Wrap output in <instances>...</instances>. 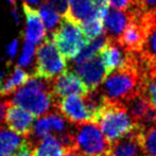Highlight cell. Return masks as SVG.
Segmentation results:
<instances>
[{
	"label": "cell",
	"instance_id": "cell-35",
	"mask_svg": "<svg viewBox=\"0 0 156 156\" xmlns=\"http://www.w3.org/2000/svg\"><path fill=\"white\" fill-rule=\"evenodd\" d=\"M6 1H8V2H9V3H10V4H12L13 6L15 5V0H6Z\"/></svg>",
	"mask_w": 156,
	"mask_h": 156
},
{
	"label": "cell",
	"instance_id": "cell-17",
	"mask_svg": "<svg viewBox=\"0 0 156 156\" xmlns=\"http://www.w3.org/2000/svg\"><path fill=\"white\" fill-rule=\"evenodd\" d=\"M25 138H21L18 134L0 126V156H13L23 144Z\"/></svg>",
	"mask_w": 156,
	"mask_h": 156
},
{
	"label": "cell",
	"instance_id": "cell-26",
	"mask_svg": "<svg viewBox=\"0 0 156 156\" xmlns=\"http://www.w3.org/2000/svg\"><path fill=\"white\" fill-rule=\"evenodd\" d=\"M47 3H49L61 16L64 17L69 6V0H47Z\"/></svg>",
	"mask_w": 156,
	"mask_h": 156
},
{
	"label": "cell",
	"instance_id": "cell-29",
	"mask_svg": "<svg viewBox=\"0 0 156 156\" xmlns=\"http://www.w3.org/2000/svg\"><path fill=\"white\" fill-rule=\"evenodd\" d=\"M11 101L9 99L0 98V126H2L4 122V118H5L6 108L10 105Z\"/></svg>",
	"mask_w": 156,
	"mask_h": 156
},
{
	"label": "cell",
	"instance_id": "cell-28",
	"mask_svg": "<svg viewBox=\"0 0 156 156\" xmlns=\"http://www.w3.org/2000/svg\"><path fill=\"white\" fill-rule=\"evenodd\" d=\"M31 153H32V144L25 138L21 147L16 151V153L13 156H31Z\"/></svg>",
	"mask_w": 156,
	"mask_h": 156
},
{
	"label": "cell",
	"instance_id": "cell-5",
	"mask_svg": "<svg viewBox=\"0 0 156 156\" xmlns=\"http://www.w3.org/2000/svg\"><path fill=\"white\" fill-rule=\"evenodd\" d=\"M76 149L82 156H108L111 144L98 124L86 122L78 124L74 131Z\"/></svg>",
	"mask_w": 156,
	"mask_h": 156
},
{
	"label": "cell",
	"instance_id": "cell-9",
	"mask_svg": "<svg viewBox=\"0 0 156 156\" xmlns=\"http://www.w3.org/2000/svg\"><path fill=\"white\" fill-rule=\"evenodd\" d=\"M51 91L54 99L64 98L71 94L85 97L89 93L88 88L80 76L74 72L67 70L51 81Z\"/></svg>",
	"mask_w": 156,
	"mask_h": 156
},
{
	"label": "cell",
	"instance_id": "cell-10",
	"mask_svg": "<svg viewBox=\"0 0 156 156\" xmlns=\"http://www.w3.org/2000/svg\"><path fill=\"white\" fill-rule=\"evenodd\" d=\"M76 72L86 85L89 93L96 90L107 76V72L99 54L84 62L76 64Z\"/></svg>",
	"mask_w": 156,
	"mask_h": 156
},
{
	"label": "cell",
	"instance_id": "cell-20",
	"mask_svg": "<svg viewBox=\"0 0 156 156\" xmlns=\"http://www.w3.org/2000/svg\"><path fill=\"white\" fill-rule=\"evenodd\" d=\"M80 27L82 28L85 37L88 41H93V39H96L97 37L101 36L103 34V30H104L103 18L100 16H97L94 18L85 21Z\"/></svg>",
	"mask_w": 156,
	"mask_h": 156
},
{
	"label": "cell",
	"instance_id": "cell-27",
	"mask_svg": "<svg viewBox=\"0 0 156 156\" xmlns=\"http://www.w3.org/2000/svg\"><path fill=\"white\" fill-rule=\"evenodd\" d=\"M17 49H18V39H14L5 48V55L8 58L9 63H11L14 58L16 56L17 53Z\"/></svg>",
	"mask_w": 156,
	"mask_h": 156
},
{
	"label": "cell",
	"instance_id": "cell-22",
	"mask_svg": "<svg viewBox=\"0 0 156 156\" xmlns=\"http://www.w3.org/2000/svg\"><path fill=\"white\" fill-rule=\"evenodd\" d=\"M144 148L147 156H156V126L154 125L144 129Z\"/></svg>",
	"mask_w": 156,
	"mask_h": 156
},
{
	"label": "cell",
	"instance_id": "cell-2",
	"mask_svg": "<svg viewBox=\"0 0 156 156\" xmlns=\"http://www.w3.org/2000/svg\"><path fill=\"white\" fill-rule=\"evenodd\" d=\"M97 124L109 144L123 137L137 126L124 105L112 102H107L103 107Z\"/></svg>",
	"mask_w": 156,
	"mask_h": 156
},
{
	"label": "cell",
	"instance_id": "cell-32",
	"mask_svg": "<svg viewBox=\"0 0 156 156\" xmlns=\"http://www.w3.org/2000/svg\"><path fill=\"white\" fill-rule=\"evenodd\" d=\"M11 14H12L13 18H14V20H15V23H20V17H19V13H18V11H17L16 9L13 8L12 11H11Z\"/></svg>",
	"mask_w": 156,
	"mask_h": 156
},
{
	"label": "cell",
	"instance_id": "cell-18",
	"mask_svg": "<svg viewBox=\"0 0 156 156\" xmlns=\"http://www.w3.org/2000/svg\"><path fill=\"white\" fill-rule=\"evenodd\" d=\"M64 149L55 136L47 135L32 150L31 156H63Z\"/></svg>",
	"mask_w": 156,
	"mask_h": 156
},
{
	"label": "cell",
	"instance_id": "cell-7",
	"mask_svg": "<svg viewBox=\"0 0 156 156\" xmlns=\"http://www.w3.org/2000/svg\"><path fill=\"white\" fill-rule=\"evenodd\" d=\"M54 107L64 119L71 124H82L86 122L93 123V118L87 109L83 97L71 94L64 98L55 99Z\"/></svg>",
	"mask_w": 156,
	"mask_h": 156
},
{
	"label": "cell",
	"instance_id": "cell-12",
	"mask_svg": "<svg viewBox=\"0 0 156 156\" xmlns=\"http://www.w3.org/2000/svg\"><path fill=\"white\" fill-rule=\"evenodd\" d=\"M99 55L102 60L107 76L127 65V53L119 45L117 39L107 38L106 44L101 49Z\"/></svg>",
	"mask_w": 156,
	"mask_h": 156
},
{
	"label": "cell",
	"instance_id": "cell-34",
	"mask_svg": "<svg viewBox=\"0 0 156 156\" xmlns=\"http://www.w3.org/2000/svg\"><path fill=\"white\" fill-rule=\"evenodd\" d=\"M4 78H5V72H0V83Z\"/></svg>",
	"mask_w": 156,
	"mask_h": 156
},
{
	"label": "cell",
	"instance_id": "cell-3",
	"mask_svg": "<svg viewBox=\"0 0 156 156\" xmlns=\"http://www.w3.org/2000/svg\"><path fill=\"white\" fill-rule=\"evenodd\" d=\"M12 94L11 103L26 109L34 117L50 113V108L54 106L55 101L51 91L27 84L19 87Z\"/></svg>",
	"mask_w": 156,
	"mask_h": 156
},
{
	"label": "cell",
	"instance_id": "cell-13",
	"mask_svg": "<svg viewBox=\"0 0 156 156\" xmlns=\"http://www.w3.org/2000/svg\"><path fill=\"white\" fill-rule=\"evenodd\" d=\"M23 8L26 20H27L25 30L26 41H30L34 45L41 44L47 37H46V28L39 17L38 11L26 3H23Z\"/></svg>",
	"mask_w": 156,
	"mask_h": 156
},
{
	"label": "cell",
	"instance_id": "cell-1",
	"mask_svg": "<svg viewBox=\"0 0 156 156\" xmlns=\"http://www.w3.org/2000/svg\"><path fill=\"white\" fill-rule=\"evenodd\" d=\"M148 76L127 63L124 68L109 73L98 87V90L108 102L124 105L129 99L144 93Z\"/></svg>",
	"mask_w": 156,
	"mask_h": 156
},
{
	"label": "cell",
	"instance_id": "cell-21",
	"mask_svg": "<svg viewBox=\"0 0 156 156\" xmlns=\"http://www.w3.org/2000/svg\"><path fill=\"white\" fill-rule=\"evenodd\" d=\"M35 55H36L35 45L28 41H25L23 51H21V55L19 56V60H18V67L20 68L30 67L32 65Z\"/></svg>",
	"mask_w": 156,
	"mask_h": 156
},
{
	"label": "cell",
	"instance_id": "cell-25",
	"mask_svg": "<svg viewBox=\"0 0 156 156\" xmlns=\"http://www.w3.org/2000/svg\"><path fill=\"white\" fill-rule=\"evenodd\" d=\"M135 8L142 13L156 12V0H135Z\"/></svg>",
	"mask_w": 156,
	"mask_h": 156
},
{
	"label": "cell",
	"instance_id": "cell-4",
	"mask_svg": "<svg viewBox=\"0 0 156 156\" xmlns=\"http://www.w3.org/2000/svg\"><path fill=\"white\" fill-rule=\"evenodd\" d=\"M33 76L52 81L67 69L66 58L62 55L52 39L46 38L36 50Z\"/></svg>",
	"mask_w": 156,
	"mask_h": 156
},
{
	"label": "cell",
	"instance_id": "cell-36",
	"mask_svg": "<svg viewBox=\"0 0 156 156\" xmlns=\"http://www.w3.org/2000/svg\"><path fill=\"white\" fill-rule=\"evenodd\" d=\"M155 123H156V119H155Z\"/></svg>",
	"mask_w": 156,
	"mask_h": 156
},
{
	"label": "cell",
	"instance_id": "cell-11",
	"mask_svg": "<svg viewBox=\"0 0 156 156\" xmlns=\"http://www.w3.org/2000/svg\"><path fill=\"white\" fill-rule=\"evenodd\" d=\"M4 123L11 131L27 138L31 133L32 125L34 123V116L26 109L10 103L6 108Z\"/></svg>",
	"mask_w": 156,
	"mask_h": 156
},
{
	"label": "cell",
	"instance_id": "cell-31",
	"mask_svg": "<svg viewBox=\"0 0 156 156\" xmlns=\"http://www.w3.org/2000/svg\"><path fill=\"white\" fill-rule=\"evenodd\" d=\"M149 79H151V80H155L156 81V63L154 65L151 66L150 70H149Z\"/></svg>",
	"mask_w": 156,
	"mask_h": 156
},
{
	"label": "cell",
	"instance_id": "cell-14",
	"mask_svg": "<svg viewBox=\"0 0 156 156\" xmlns=\"http://www.w3.org/2000/svg\"><path fill=\"white\" fill-rule=\"evenodd\" d=\"M97 16L100 15L94 8V0H69V6L64 18L81 26Z\"/></svg>",
	"mask_w": 156,
	"mask_h": 156
},
{
	"label": "cell",
	"instance_id": "cell-6",
	"mask_svg": "<svg viewBox=\"0 0 156 156\" xmlns=\"http://www.w3.org/2000/svg\"><path fill=\"white\" fill-rule=\"evenodd\" d=\"M52 41L64 58L73 60L89 41L80 26L63 17L60 26L52 32Z\"/></svg>",
	"mask_w": 156,
	"mask_h": 156
},
{
	"label": "cell",
	"instance_id": "cell-23",
	"mask_svg": "<svg viewBox=\"0 0 156 156\" xmlns=\"http://www.w3.org/2000/svg\"><path fill=\"white\" fill-rule=\"evenodd\" d=\"M142 94L147 98L149 104L156 111V81L148 79L146 84H144Z\"/></svg>",
	"mask_w": 156,
	"mask_h": 156
},
{
	"label": "cell",
	"instance_id": "cell-30",
	"mask_svg": "<svg viewBox=\"0 0 156 156\" xmlns=\"http://www.w3.org/2000/svg\"><path fill=\"white\" fill-rule=\"evenodd\" d=\"M63 156H82L80 154L76 149H67V150H64Z\"/></svg>",
	"mask_w": 156,
	"mask_h": 156
},
{
	"label": "cell",
	"instance_id": "cell-19",
	"mask_svg": "<svg viewBox=\"0 0 156 156\" xmlns=\"http://www.w3.org/2000/svg\"><path fill=\"white\" fill-rule=\"evenodd\" d=\"M38 14L46 30L50 32H53L60 26L61 21H62L61 20V15L47 2L41 4L38 9Z\"/></svg>",
	"mask_w": 156,
	"mask_h": 156
},
{
	"label": "cell",
	"instance_id": "cell-16",
	"mask_svg": "<svg viewBox=\"0 0 156 156\" xmlns=\"http://www.w3.org/2000/svg\"><path fill=\"white\" fill-rule=\"evenodd\" d=\"M29 76L30 74L26 72L23 68L14 67L12 73L8 78H4L0 83V98H4L9 94H12L19 87L23 86Z\"/></svg>",
	"mask_w": 156,
	"mask_h": 156
},
{
	"label": "cell",
	"instance_id": "cell-15",
	"mask_svg": "<svg viewBox=\"0 0 156 156\" xmlns=\"http://www.w3.org/2000/svg\"><path fill=\"white\" fill-rule=\"evenodd\" d=\"M131 18L132 12H122L115 9H112V10L108 9L103 19V25L105 29L104 33L107 38L118 39L127 23H129Z\"/></svg>",
	"mask_w": 156,
	"mask_h": 156
},
{
	"label": "cell",
	"instance_id": "cell-24",
	"mask_svg": "<svg viewBox=\"0 0 156 156\" xmlns=\"http://www.w3.org/2000/svg\"><path fill=\"white\" fill-rule=\"evenodd\" d=\"M113 9L122 12L137 11L135 8V0H108Z\"/></svg>",
	"mask_w": 156,
	"mask_h": 156
},
{
	"label": "cell",
	"instance_id": "cell-33",
	"mask_svg": "<svg viewBox=\"0 0 156 156\" xmlns=\"http://www.w3.org/2000/svg\"><path fill=\"white\" fill-rule=\"evenodd\" d=\"M23 1H25L26 4H28V5L34 8V6H37L39 3H41V0H23Z\"/></svg>",
	"mask_w": 156,
	"mask_h": 156
},
{
	"label": "cell",
	"instance_id": "cell-8",
	"mask_svg": "<svg viewBox=\"0 0 156 156\" xmlns=\"http://www.w3.org/2000/svg\"><path fill=\"white\" fill-rule=\"evenodd\" d=\"M144 127L137 125L123 137L111 144L108 156H147L144 148Z\"/></svg>",
	"mask_w": 156,
	"mask_h": 156
}]
</instances>
